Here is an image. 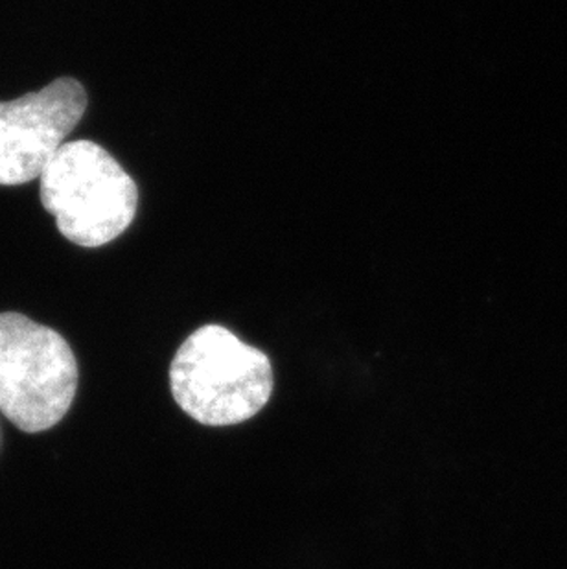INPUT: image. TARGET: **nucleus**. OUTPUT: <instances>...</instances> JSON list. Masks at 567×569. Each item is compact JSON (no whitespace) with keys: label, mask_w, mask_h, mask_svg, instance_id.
<instances>
[{"label":"nucleus","mask_w":567,"mask_h":569,"mask_svg":"<svg viewBox=\"0 0 567 569\" xmlns=\"http://www.w3.org/2000/svg\"><path fill=\"white\" fill-rule=\"evenodd\" d=\"M86 111L87 92L74 78L0 102V184L17 187L41 178Z\"/></svg>","instance_id":"nucleus-4"},{"label":"nucleus","mask_w":567,"mask_h":569,"mask_svg":"<svg viewBox=\"0 0 567 569\" xmlns=\"http://www.w3.org/2000/svg\"><path fill=\"white\" fill-rule=\"evenodd\" d=\"M41 203L61 234L80 248H102L133 223L139 189L120 162L91 140L64 142L41 173Z\"/></svg>","instance_id":"nucleus-2"},{"label":"nucleus","mask_w":567,"mask_h":569,"mask_svg":"<svg viewBox=\"0 0 567 569\" xmlns=\"http://www.w3.org/2000/svg\"><path fill=\"white\" fill-rule=\"evenodd\" d=\"M78 361L67 339L27 316L0 313V411L24 433L63 419L78 389Z\"/></svg>","instance_id":"nucleus-3"},{"label":"nucleus","mask_w":567,"mask_h":569,"mask_svg":"<svg viewBox=\"0 0 567 569\" xmlns=\"http://www.w3.org/2000/svg\"><path fill=\"white\" fill-rule=\"evenodd\" d=\"M177 406L205 426L252 419L273 392V367L262 350L243 343L221 325L188 336L170 366Z\"/></svg>","instance_id":"nucleus-1"}]
</instances>
